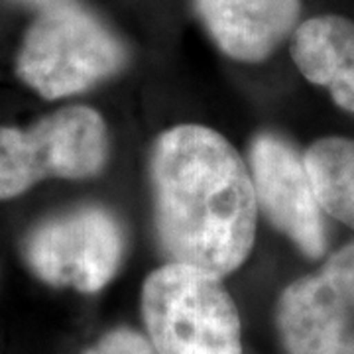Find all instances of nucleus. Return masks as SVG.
Returning a JSON list of instances; mask_svg holds the SVG:
<instances>
[{
	"instance_id": "nucleus-1",
	"label": "nucleus",
	"mask_w": 354,
	"mask_h": 354,
	"mask_svg": "<svg viewBox=\"0 0 354 354\" xmlns=\"http://www.w3.org/2000/svg\"><path fill=\"white\" fill-rule=\"evenodd\" d=\"M153 216L169 262L218 278L239 270L256 239L250 169L223 134L199 124L165 130L150 156Z\"/></svg>"
},
{
	"instance_id": "nucleus-2",
	"label": "nucleus",
	"mask_w": 354,
	"mask_h": 354,
	"mask_svg": "<svg viewBox=\"0 0 354 354\" xmlns=\"http://www.w3.org/2000/svg\"><path fill=\"white\" fill-rule=\"evenodd\" d=\"M142 317L158 354H242L241 317L215 274L169 262L144 281Z\"/></svg>"
},
{
	"instance_id": "nucleus-3",
	"label": "nucleus",
	"mask_w": 354,
	"mask_h": 354,
	"mask_svg": "<svg viewBox=\"0 0 354 354\" xmlns=\"http://www.w3.org/2000/svg\"><path fill=\"white\" fill-rule=\"evenodd\" d=\"M127 64L122 41L99 16L65 2L39 12L16 57V75L44 99H64L116 75Z\"/></svg>"
},
{
	"instance_id": "nucleus-4",
	"label": "nucleus",
	"mask_w": 354,
	"mask_h": 354,
	"mask_svg": "<svg viewBox=\"0 0 354 354\" xmlns=\"http://www.w3.org/2000/svg\"><path fill=\"white\" fill-rule=\"evenodd\" d=\"M106 156V124L85 104L59 109L30 128L0 127V201L22 195L48 177L97 176Z\"/></svg>"
},
{
	"instance_id": "nucleus-5",
	"label": "nucleus",
	"mask_w": 354,
	"mask_h": 354,
	"mask_svg": "<svg viewBox=\"0 0 354 354\" xmlns=\"http://www.w3.org/2000/svg\"><path fill=\"white\" fill-rule=\"evenodd\" d=\"M124 234L109 211L81 207L36 227L24 242L34 276L53 288L101 291L122 264Z\"/></svg>"
},
{
	"instance_id": "nucleus-6",
	"label": "nucleus",
	"mask_w": 354,
	"mask_h": 354,
	"mask_svg": "<svg viewBox=\"0 0 354 354\" xmlns=\"http://www.w3.org/2000/svg\"><path fill=\"white\" fill-rule=\"evenodd\" d=\"M276 323L288 354H354V242L279 295Z\"/></svg>"
},
{
	"instance_id": "nucleus-7",
	"label": "nucleus",
	"mask_w": 354,
	"mask_h": 354,
	"mask_svg": "<svg viewBox=\"0 0 354 354\" xmlns=\"http://www.w3.org/2000/svg\"><path fill=\"white\" fill-rule=\"evenodd\" d=\"M258 209L307 258L327 252L325 211L317 199L304 156L278 134L262 132L248 148Z\"/></svg>"
},
{
	"instance_id": "nucleus-8",
	"label": "nucleus",
	"mask_w": 354,
	"mask_h": 354,
	"mask_svg": "<svg viewBox=\"0 0 354 354\" xmlns=\"http://www.w3.org/2000/svg\"><path fill=\"white\" fill-rule=\"evenodd\" d=\"M207 34L225 55L258 64L295 32L301 0H193Z\"/></svg>"
},
{
	"instance_id": "nucleus-9",
	"label": "nucleus",
	"mask_w": 354,
	"mask_h": 354,
	"mask_svg": "<svg viewBox=\"0 0 354 354\" xmlns=\"http://www.w3.org/2000/svg\"><path fill=\"white\" fill-rule=\"evenodd\" d=\"M291 59L313 85L327 88L342 111L354 114V22L337 14L309 18L295 28Z\"/></svg>"
},
{
	"instance_id": "nucleus-10",
	"label": "nucleus",
	"mask_w": 354,
	"mask_h": 354,
	"mask_svg": "<svg viewBox=\"0 0 354 354\" xmlns=\"http://www.w3.org/2000/svg\"><path fill=\"white\" fill-rule=\"evenodd\" d=\"M304 160L325 215L354 230V140H317Z\"/></svg>"
},
{
	"instance_id": "nucleus-11",
	"label": "nucleus",
	"mask_w": 354,
	"mask_h": 354,
	"mask_svg": "<svg viewBox=\"0 0 354 354\" xmlns=\"http://www.w3.org/2000/svg\"><path fill=\"white\" fill-rule=\"evenodd\" d=\"M83 354H158L150 339L140 335L138 330L118 327L101 337L95 346Z\"/></svg>"
},
{
	"instance_id": "nucleus-12",
	"label": "nucleus",
	"mask_w": 354,
	"mask_h": 354,
	"mask_svg": "<svg viewBox=\"0 0 354 354\" xmlns=\"http://www.w3.org/2000/svg\"><path fill=\"white\" fill-rule=\"evenodd\" d=\"M16 2L34 6V8H38L39 12H44V10H50L53 6H59V4H65V2H73V0H16Z\"/></svg>"
}]
</instances>
